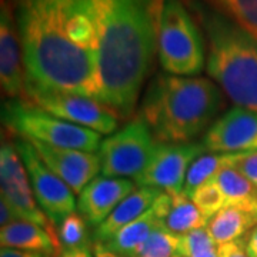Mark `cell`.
<instances>
[{"instance_id":"1","label":"cell","mask_w":257,"mask_h":257,"mask_svg":"<svg viewBox=\"0 0 257 257\" xmlns=\"http://www.w3.org/2000/svg\"><path fill=\"white\" fill-rule=\"evenodd\" d=\"M26 86L99 100L97 32L90 0H18Z\"/></svg>"},{"instance_id":"2","label":"cell","mask_w":257,"mask_h":257,"mask_svg":"<svg viewBox=\"0 0 257 257\" xmlns=\"http://www.w3.org/2000/svg\"><path fill=\"white\" fill-rule=\"evenodd\" d=\"M97 32L99 100L132 116L157 52L165 0H90Z\"/></svg>"},{"instance_id":"3","label":"cell","mask_w":257,"mask_h":257,"mask_svg":"<svg viewBox=\"0 0 257 257\" xmlns=\"http://www.w3.org/2000/svg\"><path fill=\"white\" fill-rule=\"evenodd\" d=\"M221 106L220 87L209 79L159 73L147 86L140 117L159 143H190L209 130Z\"/></svg>"},{"instance_id":"4","label":"cell","mask_w":257,"mask_h":257,"mask_svg":"<svg viewBox=\"0 0 257 257\" xmlns=\"http://www.w3.org/2000/svg\"><path fill=\"white\" fill-rule=\"evenodd\" d=\"M202 23L207 73L237 107L257 113V39L203 0H187Z\"/></svg>"},{"instance_id":"5","label":"cell","mask_w":257,"mask_h":257,"mask_svg":"<svg viewBox=\"0 0 257 257\" xmlns=\"http://www.w3.org/2000/svg\"><path fill=\"white\" fill-rule=\"evenodd\" d=\"M157 56L167 74L194 77L206 64V42L183 0H165L159 22Z\"/></svg>"},{"instance_id":"6","label":"cell","mask_w":257,"mask_h":257,"mask_svg":"<svg viewBox=\"0 0 257 257\" xmlns=\"http://www.w3.org/2000/svg\"><path fill=\"white\" fill-rule=\"evenodd\" d=\"M2 123L16 138L40 142L49 146L94 153L101 143V135L56 117L26 97L10 99L3 103Z\"/></svg>"},{"instance_id":"7","label":"cell","mask_w":257,"mask_h":257,"mask_svg":"<svg viewBox=\"0 0 257 257\" xmlns=\"http://www.w3.org/2000/svg\"><path fill=\"white\" fill-rule=\"evenodd\" d=\"M157 143L145 120L142 117L132 120L124 127L101 140L97 150L101 176L138 179L149 165Z\"/></svg>"},{"instance_id":"8","label":"cell","mask_w":257,"mask_h":257,"mask_svg":"<svg viewBox=\"0 0 257 257\" xmlns=\"http://www.w3.org/2000/svg\"><path fill=\"white\" fill-rule=\"evenodd\" d=\"M25 96L56 117L90 128L99 135H113L121 119L109 104L79 93L26 86Z\"/></svg>"},{"instance_id":"9","label":"cell","mask_w":257,"mask_h":257,"mask_svg":"<svg viewBox=\"0 0 257 257\" xmlns=\"http://www.w3.org/2000/svg\"><path fill=\"white\" fill-rule=\"evenodd\" d=\"M13 145L26 167L37 204L57 229L59 224L77 209L73 190L45 165L29 140L16 138Z\"/></svg>"},{"instance_id":"10","label":"cell","mask_w":257,"mask_h":257,"mask_svg":"<svg viewBox=\"0 0 257 257\" xmlns=\"http://www.w3.org/2000/svg\"><path fill=\"white\" fill-rule=\"evenodd\" d=\"M200 143H157L145 172L135 179L140 187H153L169 194L183 192L186 176L193 162L202 156Z\"/></svg>"},{"instance_id":"11","label":"cell","mask_w":257,"mask_h":257,"mask_svg":"<svg viewBox=\"0 0 257 257\" xmlns=\"http://www.w3.org/2000/svg\"><path fill=\"white\" fill-rule=\"evenodd\" d=\"M0 187L2 197L10 203L19 219L36 223L57 234L55 226L37 204L26 167L15 145L3 142L0 149Z\"/></svg>"},{"instance_id":"12","label":"cell","mask_w":257,"mask_h":257,"mask_svg":"<svg viewBox=\"0 0 257 257\" xmlns=\"http://www.w3.org/2000/svg\"><path fill=\"white\" fill-rule=\"evenodd\" d=\"M202 145L210 153L257 152V113L231 107L203 135Z\"/></svg>"},{"instance_id":"13","label":"cell","mask_w":257,"mask_h":257,"mask_svg":"<svg viewBox=\"0 0 257 257\" xmlns=\"http://www.w3.org/2000/svg\"><path fill=\"white\" fill-rule=\"evenodd\" d=\"M30 143L36 149L45 165L59 176L77 196L94 177H97V173L101 170L100 159L97 153L49 146L40 142Z\"/></svg>"},{"instance_id":"14","label":"cell","mask_w":257,"mask_h":257,"mask_svg":"<svg viewBox=\"0 0 257 257\" xmlns=\"http://www.w3.org/2000/svg\"><path fill=\"white\" fill-rule=\"evenodd\" d=\"M0 83L2 90L9 99H20L26 92V73L18 23L10 0H2L0 12Z\"/></svg>"},{"instance_id":"15","label":"cell","mask_w":257,"mask_h":257,"mask_svg":"<svg viewBox=\"0 0 257 257\" xmlns=\"http://www.w3.org/2000/svg\"><path fill=\"white\" fill-rule=\"evenodd\" d=\"M136 187L138 184L130 179L97 176L79 194L77 210L96 229Z\"/></svg>"},{"instance_id":"16","label":"cell","mask_w":257,"mask_h":257,"mask_svg":"<svg viewBox=\"0 0 257 257\" xmlns=\"http://www.w3.org/2000/svg\"><path fill=\"white\" fill-rule=\"evenodd\" d=\"M170 204L172 196L163 192L146 213L124 226L104 244L120 256L132 257L155 230L163 226V219Z\"/></svg>"},{"instance_id":"17","label":"cell","mask_w":257,"mask_h":257,"mask_svg":"<svg viewBox=\"0 0 257 257\" xmlns=\"http://www.w3.org/2000/svg\"><path fill=\"white\" fill-rule=\"evenodd\" d=\"M0 244L2 247L33 251L46 257H59L62 253L57 234L23 219L0 229Z\"/></svg>"},{"instance_id":"18","label":"cell","mask_w":257,"mask_h":257,"mask_svg":"<svg viewBox=\"0 0 257 257\" xmlns=\"http://www.w3.org/2000/svg\"><path fill=\"white\" fill-rule=\"evenodd\" d=\"M162 190L153 187L138 186L128 196H126L111 214L93 231V241L106 243L123 229L128 223L136 220L143 213H146L159 199Z\"/></svg>"},{"instance_id":"19","label":"cell","mask_w":257,"mask_h":257,"mask_svg":"<svg viewBox=\"0 0 257 257\" xmlns=\"http://www.w3.org/2000/svg\"><path fill=\"white\" fill-rule=\"evenodd\" d=\"M257 224V213L240 207L227 206L211 217L207 230L217 246L244 239L248 231Z\"/></svg>"},{"instance_id":"20","label":"cell","mask_w":257,"mask_h":257,"mask_svg":"<svg viewBox=\"0 0 257 257\" xmlns=\"http://www.w3.org/2000/svg\"><path fill=\"white\" fill-rule=\"evenodd\" d=\"M226 199V207H240L257 213V187L237 169L229 167L213 179Z\"/></svg>"},{"instance_id":"21","label":"cell","mask_w":257,"mask_h":257,"mask_svg":"<svg viewBox=\"0 0 257 257\" xmlns=\"http://www.w3.org/2000/svg\"><path fill=\"white\" fill-rule=\"evenodd\" d=\"M172 196V204L163 219V227L175 234H184L192 230L207 227L209 219L184 192Z\"/></svg>"},{"instance_id":"22","label":"cell","mask_w":257,"mask_h":257,"mask_svg":"<svg viewBox=\"0 0 257 257\" xmlns=\"http://www.w3.org/2000/svg\"><path fill=\"white\" fill-rule=\"evenodd\" d=\"M243 156L244 153H210L199 156L187 172L183 192L190 197L196 189L213 180L224 169L234 167Z\"/></svg>"},{"instance_id":"23","label":"cell","mask_w":257,"mask_h":257,"mask_svg":"<svg viewBox=\"0 0 257 257\" xmlns=\"http://www.w3.org/2000/svg\"><path fill=\"white\" fill-rule=\"evenodd\" d=\"M257 39V0H203Z\"/></svg>"},{"instance_id":"24","label":"cell","mask_w":257,"mask_h":257,"mask_svg":"<svg viewBox=\"0 0 257 257\" xmlns=\"http://www.w3.org/2000/svg\"><path fill=\"white\" fill-rule=\"evenodd\" d=\"M132 257H180L179 234H175L160 226L149 236V239Z\"/></svg>"},{"instance_id":"25","label":"cell","mask_w":257,"mask_h":257,"mask_svg":"<svg viewBox=\"0 0 257 257\" xmlns=\"http://www.w3.org/2000/svg\"><path fill=\"white\" fill-rule=\"evenodd\" d=\"M87 226H89V223L86 221V219L80 213L74 211L72 214H69L56 229L62 250L90 246Z\"/></svg>"},{"instance_id":"26","label":"cell","mask_w":257,"mask_h":257,"mask_svg":"<svg viewBox=\"0 0 257 257\" xmlns=\"http://www.w3.org/2000/svg\"><path fill=\"white\" fill-rule=\"evenodd\" d=\"M190 199L193 203L199 207V210L209 219L214 217L221 209L226 207V199L221 193L220 187L214 180H210L207 183L202 184L199 189H196L192 193Z\"/></svg>"},{"instance_id":"27","label":"cell","mask_w":257,"mask_h":257,"mask_svg":"<svg viewBox=\"0 0 257 257\" xmlns=\"http://www.w3.org/2000/svg\"><path fill=\"white\" fill-rule=\"evenodd\" d=\"M214 247H217V244L214 243L207 227L179 234V254L180 257H193L202 251Z\"/></svg>"},{"instance_id":"28","label":"cell","mask_w":257,"mask_h":257,"mask_svg":"<svg viewBox=\"0 0 257 257\" xmlns=\"http://www.w3.org/2000/svg\"><path fill=\"white\" fill-rule=\"evenodd\" d=\"M234 169H237L241 175L247 177L257 187V152L244 153V156L236 163Z\"/></svg>"},{"instance_id":"29","label":"cell","mask_w":257,"mask_h":257,"mask_svg":"<svg viewBox=\"0 0 257 257\" xmlns=\"http://www.w3.org/2000/svg\"><path fill=\"white\" fill-rule=\"evenodd\" d=\"M217 253L219 257H250L246 251L244 239L234 240L217 246Z\"/></svg>"},{"instance_id":"30","label":"cell","mask_w":257,"mask_h":257,"mask_svg":"<svg viewBox=\"0 0 257 257\" xmlns=\"http://www.w3.org/2000/svg\"><path fill=\"white\" fill-rule=\"evenodd\" d=\"M19 220L18 213L10 206V203L6 199H0V226L5 227L13 221Z\"/></svg>"},{"instance_id":"31","label":"cell","mask_w":257,"mask_h":257,"mask_svg":"<svg viewBox=\"0 0 257 257\" xmlns=\"http://www.w3.org/2000/svg\"><path fill=\"white\" fill-rule=\"evenodd\" d=\"M59 257H93V247L82 246V247L63 248Z\"/></svg>"},{"instance_id":"32","label":"cell","mask_w":257,"mask_h":257,"mask_svg":"<svg viewBox=\"0 0 257 257\" xmlns=\"http://www.w3.org/2000/svg\"><path fill=\"white\" fill-rule=\"evenodd\" d=\"M246 251L250 257H257V224L248 231V234L244 237Z\"/></svg>"},{"instance_id":"33","label":"cell","mask_w":257,"mask_h":257,"mask_svg":"<svg viewBox=\"0 0 257 257\" xmlns=\"http://www.w3.org/2000/svg\"><path fill=\"white\" fill-rule=\"evenodd\" d=\"M93 257H124L114 253L113 250L107 247L104 243L100 241H93Z\"/></svg>"},{"instance_id":"34","label":"cell","mask_w":257,"mask_h":257,"mask_svg":"<svg viewBox=\"0 0 257 257\" xmlns=\"http://www.w3.org/2000/svg\"><path fill=\"white\" fill-rule=\"evenodd\" d=\"M0 257H46L39 253L33 251H25V250H16V248L2 247L0 250Z\"/></svg>"},{"instance_id":"35","label":"cell","mask_w":257,"mask_h":257,"mask_svg":"<svg viewBox=\"0 0 257 257\" xmlns=\"http://www.w3.org/2000/svg\"><path fill=\"white\" fill-rule=\"evenodd\" d=\"M193 257H219V253H217V247H214L209 248L206 251H202V253H199V254H196V256Z\"/></svg>"}]
</instances>
